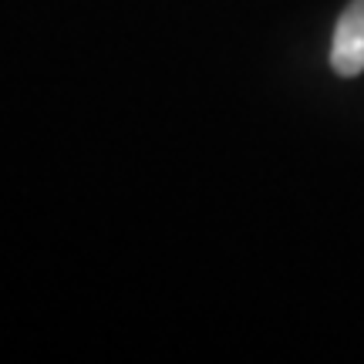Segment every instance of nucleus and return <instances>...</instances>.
<instances>
[{
	"instance_id": "nucleus-1",
	"label": "nucleus",
	"mask_w": 364,
	"mask_h": 364,
	"mask_svg": "<svg viewBox=\"0 0 364 364\" xmlns=\"http://www.w3.org/2000/svg\"><path fill=\"white\" fill-rule=\"evenodd\" d=\"M331 68L338 78H358L364 71V0H351L341 11L331 38Z\"/></svg>"
}]
</instances>
